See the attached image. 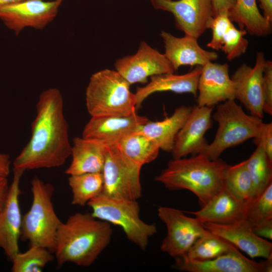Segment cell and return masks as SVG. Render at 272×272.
I'll use <instances>...</instances> for the list:
<instances>
[{
	"label": "cell",
	"mask_w": 272,
	"mask_h": 272,
	"mask_svg": "<svg viewBox=\"0 0 272 272\" xmlns=\"http://www.w3.org/2000/svg\"><path fill=\"white\" fill-rule=\"evenodd\" d=\"M31 138L14 159L13 168L27 170L61 166L71 156L69 125L60 90L51 88L39 95Z\"/></svg>",
	"instance_id": "cell-1"
},
{
	"label": "cell",
	"mask_w": 272,
	"mask_h": 272,
	"mask_svg": "<svg viewBox=\"0 0 272 272\" xmlns=\"http://www.w3.org/2000/svg\"><path fill=\"white\" fill-rule=\"evenodd\" d=\"M112 235L110 224L91 213L71 215L61 222L57 232L54 254L57 266L67 262L91 265L108 246Z\"/></svg>",
	"instance_id": "cell-2"
},
{
	"label": "cell",
	"mask_w": 272,
	"mask_h": 272,
	"mask_svg": "<svg viewBox=\"0 0 272 272\" xmlns=\"http://www.w3.org/2000/svg\"><path fill=\"white\" fill-rule=\"evenodd\" d=\"M228 165L220 158L212 160L203 154L173 159L155 180L169 190L191 191L202 207L224 188Z\"/></svg>",
	"instance_id": "cell-3"
},
{
	"label": "cell",
	"mask_w": 272,
	"mask_h": 272,
	"mask_svg": "<svg viewBox=\"0 0 272 272\" xmlns=\"http://www.w3.org/2000/svg\"><path fill=\"white\" fill-rule=\"evenodd\" d=\"M116 70L93 74L86 91V105L91 116H126L136 112L134 93Z\"/></svg>",
	"instance_id": "cell-4"
},
{
	"label": "cell",
	"mask_w": 272,
	"mask_h": 272,
	"mask_svg": "<svg viewBox=\"0 0 272 272\" xmlns=\"http://www.w3.org/2000/svg\"><path fill=\"white\" fill-rule=\"evenodd\" d=\"M30 184L32 202L22 216L20 239L28 241L30 246H41L54 254L56 236L61 222L52 203L54 186L37 177Z\"/></svg>",
	"instance_id": "cell-5"
},
{
	"label": "cell",
	"mask_w": 272,
	"mask_h": 272,
	"mask_svg": "<svg viewBox=\"0 0 272 272\" xmlns=\"http://www.w3.org/2000/svg\"><path fill=\"white\" fill-rule=\"evenodd\" d=\"M212 117L218 128L214 140L202 154L212 160L219 159L226 149L256 138L263 123L261 118L247 114L235 100L218 104Z\"/></svg>",
	"instance_id": "cell-6"
},
{
	"label": "cell",
	"mask_w": 272,
	"mask_h": 272,
	"mask_svg": "<svg viewBox=\"0 0 272 272\" xmlns=\"http://www.w3.org/2000/svg\"><path fill=\"white\" fill-rule=\"evenodd\" d=\"M87 205L95 218L120 227L127 238L142 250L157 232L155 224L147 223L140 218L137 200L111 197L101 193Z\"/></svg>",
	"instance_id": "cell-7"
},
{
	"label": "cell",
	"mask_w": 272,
	"mask_h": 272,
	"mask_svg": "<svg viewBox=\"0 0 272 272\" xmlns=\"http://www.w3.org/2000/svg\"><path fill=\"white\" fill-rule=\"evenodd\" d=\"M142 167L124 155L116 144L106 145L101 193L111 197L137 200L142 195Z\"/></svg>",
	"instance_id": "cell-8"
},
{
	"label": "cell",
	"mask_w": 272,
	"mask_h": 272,
	"mask_svg": "<svg viewBox=\"0 0 272 272\" xmlns=\"http://www.w3.org/2000/svg\"><path fill=\"white\" fill-rule=\"evenodd\" d=\"M158 216L167 231L160 249L174 258L184 255L197 239L209 233L196 218L189 217L181 210L161 206Z\"/></svg>",
	"instance_id": "cell-9"
},
{
	"label": "cell",
	"mask_w": 272,
	"mask_h": 272,
	"mask_svg": "<svg viewBox=\"0 0 272 272\" xmlns=\"http://www.w3.org/2000/svg\"><path fill=\"white\" fill-rule=\"evenodd\" d=\"M63 0H25L0 8V20L16 35L26 27L42 30L55 18Z\"/></svg>",
	"instance_id": "cell-10"
},
{
	"label": "cell",
	"mask_w": 272,
	"mask_h": 272,
	"mask_svg": "<svg viewBox=\"0 0 272 272\" xmlns=\"http://www.w3.org/2000/svg\"><path fill=\"white\" fill-rule=\"evenodd\" d=\"M156 9L171 13L176 26L185 35L198 39L214 17L211 0H150Z\"/></svg>",
	"instance_id": "cell-11"
},
{
	"label": "cell",
	"mask_w": 272,
	"mask_h": 272,
	"mask_svg": "<svg viewBox=\"0 0 272 272\" xmlns=\"http://www.w3.org/2000/svg\"><path fill=\"white\" fill-rule=\"evenodd\" d=\"M115 68L130 85L146 83L149 77L175 72L165 55L145 41L135 54L117 59Z\"/></svg>",
	"instance_id": "cell-12"
},
{
	"label": "cell",
	"mask_w": 272,
	"mask_h": 272,
	"mask_svg": "<svg viewBox=\"0 0 272 272\" xmlns=\"http://www.w3.org/2000/svg\"><path fill=\"white\" fill-rule=\"evenodd\" d=\"M265 62L264 53L258 52L253 67L243 63L231 76L235 86V99L251 115L261 119L264 114L262 81Z\"/></svg>",
	"instance_id": "cell-13"
},
{
	"label": "cell",
	"mask_w": 272,
	"mask_h": 272,
	"mask_svg": "<svg viewBox=\"0 0 272 272\" xmlns=\"http://www.w3.org/2000/svg\"><path fill=\"white\" fill-rule=\"evenodd\" d=\"M24 171L13 168V181L6 202L0 212V248L11 261L19 252L22 218L19 201L22 193L20 182Z\"/></svg>",
	"instance_id": "cell-14"
},
{
	"label": "cell",
	"mask_w": 272,
	"mask_h": 272,
	"mask_svg": "<svg viewBox=\"0 0 272 272\" xmlns=\"http://www.w3.org/2000/svg\"><path fill=\"white\" fill-rule=\"evenodd\" d=\"M213 109V107L197 105L192 108L176 135L171 152L173 159L203 153L209 144L205 135L212 127Z\"/></svg>",
	"instance_id": "cell-15"
},
{
	"label": "cell",
	"mask_w": 272,
	"mask_h": 272,
	"mask_svg": "<svg viewBox=\"0 0 272 272\" xmlns=\"http://www.w3.org/2000/svg\"><path fill=\"white\" fill-rule=\"evenodd\" d=\"M197 90L199 106L213 107L222 102L235 100V86L228 64L211 61L201 66Z\"/></svg>",
	"instance_id": "cell-16"
},
{
	"label": "cell",
	"mask_w": 272,
	"mask_h": 272,
	"mask_svg": "<svg viewBox=\"0 0 272 272\" xmlns=\"http://www.w3.org/2000/svg\"><path fill=\"white\" fill-rule=\"evenodd\" d=\"M203 225L211 233L224 239L252 258H267L272 255L271 243L256 235L244 219L227 224L206 222Z\"/></svg>",
	"instance_id": "cell-17"
},
{
	"label": "cell",
	"mask_w": 272,
	"mask_h": 272,
	"mask_svg": "<svg viewBox=\"0 0 272 272\" xmlns=\"http://www.w3.org/2000/svg\"><path fill=\"white\" fill-rule=\"evenodd\" d=\"M149 120L137 112L126 116H91L84 127L82 137L106 145L115 144Z\"/></svg>",
	"instance_id": "cell-18"
},
{
	"label": "cell",
	"mask_w": 272,
	"mask_h": 272,
	"mask_svg": "<svg viewBox=\"0 0 272 272\" xmlns=\"http://www.w3.org/2000/svg\"><path fill=\"white\" fill-rule=\"evenodd\" d=\"M175 267L187 272H265L264 261L258 262L242 254L237 248L214 259H189L184 256L175 258Z\"/></svg>",
	"instance_id": "cell-19"
},
{
	"label": "cell",
	"mask_w": 272,
	"mask_h": 272,
	"mask_svg": "<svg viewBox=\"0 0 272 272\" xmlns=\"http://www.w3.org/2000/svg\"><path fill=\"white\" fill-rule=\"evenodd\" d=\"M160 36L164 44V54L174 71L183 65L202 66L218 57L217 52L201 48L195 37L187 35L177 37L165 31H162Z\"/></svg>",
	"instance_id": "cell-20"
},
{
	"label": "cell",
	"mask_w": 272,
	"mask_h": 272,
	"mask_svg": "<svg viewBox=\"0 0 272 272\" xmlns=\"http://www.w3.org/2000/svg\"><path fill=\"white\" fill-rule=\"evenodd\" d=\"M247 202L239 200L224 187L199 210L188 213L202 223L230 224L244 219Z\"/></svg>",
	"instance_id": "cell-21"
},
{
	"label": "cell",
	"mask_w": 272,
	"mask_h": 272,
	"mask_svg": "<svg viewBox=\"0 0 272 272\" xmlns=\"http://www.w3.org/2000/svg\"><path fill=\"white\" fill-rule=\"evenodd\" d=\"M201 66H196L192 71L183 74H164L151 77V81L143 87H138L134 93L136 109L140 108L144 100L151 94L170 91L176 93H190L196 97L197 83Z\"/></svg>",
	"instance_id": "cell-22"
},
{
	"label": "cell",
	"mask_w": 272,
	"mask_h": 272,
	"mask_svg": "<svg viewBox=\"0 0 272 272\" xmlns=\"http://www.w3.org/2000/svg\"><path fill=\"white\" fill-rule=\"evenodd\" d=\"M106 146L98 140L83 137L74 138L71 148L72 161L65 174L74 175L102 172Z\"/></svg>",
	"instance_id": "cell-23"
},
{
	"label": "cell",
	"mask_w": 272,
	"mask_h": 272,
	"mask_svg": "<svg viewBox=\"0 0 272 272\" xmlns=\"http://www.w3.org/2000/svg\"><path fill=\"white\" fill-rule=\"evenodd\" d=\"M192 107L182 105L177 108L169 117L161 121L147 122L136 131L141 132L154 141L160 150L171 152L177 134L188 118Z\"/></svg>",
	"instance_id": "cell-24"
},
{
	"label": "cell",
	"mask_w": 272,
	"mask_h": 272,
	"mask_svg": "<svg viewBox=\"0 0 272 272\" xmlns=\"http://www.w3.org/2000/svg\"><path fill=\"white\" fill-rule=\"evenodd\" d=\"M228 15L232 22L251 35L261 37L270 33L271 23L260 12L256 0H236Z\"/></svg>",
	"instance_id": "cell-25"
},
{
	"label": "cell",
	"mask_w": 272,
	"mask_h": 272,
	"mask_svg": "<svg viewBox=\"0 0 272 272\" xmlns=\"http://www.w3.org/2000/svg\"><path fill=\"white\" fill-rule=\"evenodd\" d=\"M116 145L124 155L141 166L155 160L160 150L154 141L138 131L124 137Z\"/></svg>",
	"instance_id": "cell-26"
},
{
	"label": "cell",
	"mask_w": 272,
	"mask_h": 272,
	"mask_svg": "<svg viewBox=\"0 0 272 272\" xmlns=\"http://www.w3.org/2000/svg\"><path fill=\"white\" fill-rule=\"evenodd\" d=\"M68 182L73 193L72 204L81 207L100 194L104 185L102 172L70 175Z\"/></svg>",
	"instance_id": "cell-27"
},
{
	"label": "cell",
	"mask_w": 272,
	"mask_h": 272,
	"mask_svg": "<svg viewBox=\"0 0 272 272\" xmlns=\"http://www.w3.org/2000/svg\"><path fill=\"white\" fill-rule=\"evenodd\" d=\"M246 160L253 186V198L260 195L272 182V163L268 159L261 143ZM252 198V199H253Z\"/></svg>",
	"instance_id": "cell-28"
},
{
	"label": "cell",
	"mask_w": 272,
	"mask_h": 272,
	"mask_svg": "<svg viewBox=\"0 0 272 272\" xmlns=\"http://www.w3.org/2000/svg\"><path fill=\"white\" fill-rule=\"evenodd\" d=\"M224 185L228 191L241 201L247 202L252 199V182L246 160L234 165H228L225 172Z\"/></svg>",
	"instance_id": "cell-29"
},
{
	"label": "cell",
	"mask_w": 272,
	"mask_h": 272,
	"mask_svg": "<svg viewBox=\"0 0 272 272\" xmlns=\"http://www.w3.org/2000/svg\"><path fill=\"white\" fill-rule=\"evenodd\" d=\"M235 248H237L228 241L209 232L197 239L182 256L189 259L207 260L226 254Z\"/></svg>",
	"instance_id": "cell-30"
},
{
	"label": "cell",
	"mask_w": 272,
	"mask_h": 272,
	"mask_svg": "<svg viewBox=\"0 0 272 272\" xmlns=\"http://www.w3.org/2000/svg\"><path fill=\"white\" fill-rule=\"evenodd\" d=\"M53 253L46 248L31 245L24 252H18L11 261L13 272H41L45 266L52 261Z\"/></svg>",
	"instance_id": "cell-31"
},
{
	"label": "cell",
	"mask_w": 272,
	"mask_h": 272,
	"mask_svg": "<svg viewBox=\"0 0 272 272\" xmlns=\"http://www.w3.org/2000/svg\"><path fill=\"white\" fill-rule=\"evenodd\" d=\"M272 219V182L258 196L247 203L245 220L251 228Z\"/></svg>",
	"instance_id": "cell-32"
},
{
	"label": "cell",
	"mask_w": 272,
	"mask_h": 272,
	"mask_svg": "<svg viewBox=\"0 0 272 272\" xmlns=\"http://www.w3.org/2000/svg\"><path fill=\"white\" fill-rule=\"evenodd\" d=\"M246 33L245 30L238 29L233 24L225 33L221 50L225 53L228 60L234 59L246 51L248 45V40L244 38Z\"/></svg>",
	"instance_id": "cell-33"
},
{
	"label": "cell",
	"mask_w": 272,
	"mask_h": 272,
	"mask_svg": "<svg viewBox=\"0 0 272 272\" xmlns=\"http://www.w3.org/2000/svg\"><path fill=\"white\" fill-rule=\"evenodd\" d=\"M232 24L228 13H222L214 17L209 26V29L212 30V36L207 47L215 50H221L224 35Z\"/></svg>",
	"instance_id": "cell-34"
},
{
	"label": "cell",
	"mask_w": 272,
	"mask_h": 272,
	"mask_svg": "<svg viewBox=\"0 0 272 272\" xmlns=\"http://www.w3.org/2000/svg\"><path fill=\"white\" fill-rule=\"evenodd\" d=\"M263 112L272 115V62L266 60L263 74Z\"/></svg>",
	"instance_id": "cell-35"
},
{
	"label": "cell",
	"mask_w": 272,
	"mask_h": 272,
	"mask_svg": "<svg viewBox=\"0 0 272 272\" xmlns=\"http://www.w3.org/2000/svg\"><path fill=\"white\" fill-rule=\"evenodd\" d=\"M254 143L256 144L261 143L264 152L272 163V123H263L258 135L254 139Z\"/></svg>",
	"instance_id": "cell-36"
},
{
	"label": "cell",
	"mask_w": 272,
	"mask_h": 272,
	"mask_svg": "<svg viewBox=\"0 0 272 272\" xmlns=\"http://www.w3.org/2000/svg\"><path fill=\"white\" fill-rule=\"evenodd\" d=\"M214 17L228 13L234 7L236 0H211Z\"/></svg>",
	"instance_id": "cell-37"
},
{
	"label": "cell",
	"mask_w": 272,
	"mask_h": 272,
	"mask_svg": "<svg viewBox=\"0 0 272 272\" xmlns=\"http://www.w3.org/2000/svg\"><path fill=\"white\" fill-rule=\"evenodd\" d=\"M257 236L269 240L272 239V219L268 220L252 229Z\"/></svg>",
	"instance_id": "cell-38"
},
{
	"label": "cell",
	"mask_w": 272,
	"mask_h": 272,
	"mask_svg": "<svg viewBox=\"0 0 272 272\" xmlns=\"http://www.w3.org/2000/svg\"><path fill=\"white\" fill-rule=\"evenodd\" d=\"M10 156L0 153V177L7 178L10 173L11 165Z\"/></svg>",
	"instance_id": "cell-39"
},
{
	"label": "cell",
	"mask_w": 272,
	"mask_h": 272,
	"mask_svg": "<svg viewBox=\"0 0 272 272\" xmlns=\"http://www.w3.org/2000/svg\"><path fill=\"white\" fill-rule=\"evenodd\" d=\"M9 187L7 178L0 177V212L7 200Z\"/></svg>",
	"instance_id": "cell-40"
},
{
	"label": "cell",
	"mask_w": 272,
	"mask_h": 272,
	"mask_svg": "<svg viewBox=\"0 0 272 272\" xmlns=\"http://www.w3.org/2000/svg\"><path fill=\"white\" fill-rule=\"evenodd\" d=\"M263 16L270 23H272V0H258Z\"/></svg>",
	"instance_id": "cell-41"
},
{
	"label": "cell",
	"mask_w": 272,
	"mask_h": 272,
	"mask_svg": "<svg viewBox=\"0 0 272 272\" xmlns=\"http://www.w3.org/2000/svg\"><path fill=\"white\" fill-rule=\"evenodd\" d=\"M265 268V272H271L272 271V255L266 260L263 261Z\"/></svg>",
	"instance_id": "cell-42"
},
{
	"label": "cell",
	"mask_w": 272,
	"mask_h": 272,
	"mask_svg": "<svg viewBox=\"0 0 272 272\" xmlns=\"http://www.w3.org/2000/svg\"><path fill=\"white\" fill-rule=\"evenodd\" d=\"M25 0H0V8L15 4Z\"/></svg>",
	"instance_id": "cell-43"
}]
</instances>
